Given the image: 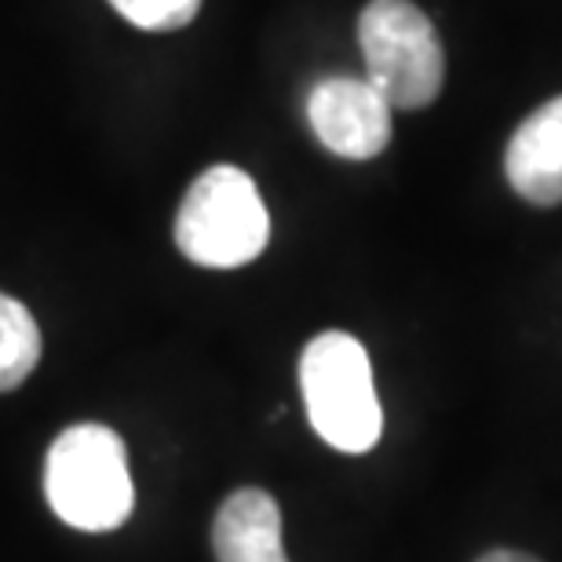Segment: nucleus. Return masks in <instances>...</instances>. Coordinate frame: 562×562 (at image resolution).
<instances>
[{"label":"nucleus","mask_w":562,"mask_h":562,"mask_svg":"<svg viewBox=\"0 0 562 562\" xmlns=\"http://www.w3.org/2000/svg\"><path fill=\"white\" fill-rule=\"evenodd\" d=\"M110 4H114V11H121L132 26L150 30V33L187 26L201 11V0H110Z\"/></svg>","instance_id":"nucleus-9"},{"label":"nucleus","mask_w":562,"mask_h":562,"mask_svg":"<svg viewBox=\"0 0 562 562\" xmlns=\"http://www.w3.org/2000/svg\"><path fill=\"white\" fill-rule=\"evenodd\" d=\"M41 362V329L26 303L0 292V391L26 384Z\"/></svg>","instance_id":"nucleus-8"},{"label":"nucleus","mask_w":562,"mask_h":562,"mask_svg":"<svg viewBox=\"0 0 562 562\" xmlns=\"http://www.w3.org/2000/svg\"><path fill=\"white\" fill-rule=\"evenodd\" d=\"M479 562H541V559H533L526 552H508V548H497V552H486Z\"/></svg>","instance_id":"nucleus-10"},{"label":"nucleus","mask_w":562,"mask_h":562,"mask_svg":"<svg viewBox=\"0 0 562 562\" xmlns=\"http://www.w3.org/2000/svg\"><path fill=\"white\" fill-rule=\"evenodd\" d=\"M504 172L515 194L530 205H562V95L515 128Z\"/></svg>","instance_id":"nucleus-6"},{"label":"nucleus","mask_w":562,"mask_h":562,"mask_svg":"<svg viewBox=\"0 0 562 562\" xmlns=\"http://www.w3.org/2000/svg\"><path fill=\"white\" fill-rule=\"evenodd\" d=\"M44 493L74 530L106 533L125 526L136 508V486L121 435L103 424L66 427L44 460Z\"/></svg>","instance_id":"nucleus-1"},{"label":"nucleus","mask_w":562,"mask_h":562,"mask_svg":"<svg viewBox=\"0 0 562 562\" xmlns=\"http://www.w3.org/2000/svg\"><path fill=\"white\" fill-rule=\"evenodd\" d=\"M300 391L307 420L340 453H369L384 435L373 366L351 333H322L300 355Z\"/></svg>","instance_id":"nucleus-2"},{"label":"nucleus","mask_w":562,"mask_h":562,"mask_svg":"<svg viewBox=\"0 0 562 562\" xmlns=\"http://www.w3.org/2000/svg\"><path fill=\"white\" fill-rule=\"evenodd\" d=\"M271 241V216L252 176L234 165L205 168L190 183L176 216V245L190 263L234 271Z\"/></svg>","instance_id":"nucleus-3"},{"label":"nucleus","mask_w":562,"mask_h":562,"mask_svg":"<svg viewBox=\"0 0 562 562\" xmlns=\"http://www.w3.org/2000/svg\"><path fill=\"white\" fill-rule=\"evenodd\" d=\"M212 552L216 562H289L281 544V512L271 493H231L212 522Z\"/></svg>","instance_id":"nucleus-7"},{"label":"nucleus","mask_w":562,"mask_h":562,"mask_svg":"<svg viewBox=\"0 0 562 562\" xmlns=\"http://www.w3.org/2000/svg\"><path fill=\"white\" fill-rule=\"evenodd\" d=\"M391 106L366 77H325L307 99L314 136L347 161H369L391 143Z\"/></svg>","instance_id":"nucleus-5"},{"label":"nucleus","mask_w":562,"mask_h":562,"mask_svg":"<svg viewBox=\"0 0 562 562\" xmlns=\"http://www.w3.org/2000/svg\"><path fill=\"white\" fill-rule=\"evenodd\" d=\"M366 81L398 110L431 106L446 81V52L413 0H369L358 19Z\"/></svg>","instance_id":"nucleus-4"}]
</instances>
